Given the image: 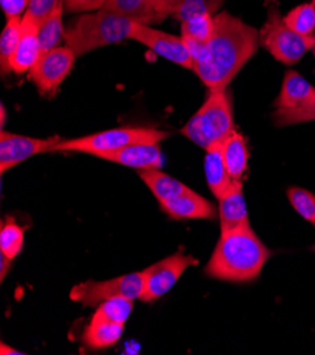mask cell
Returning <instances> with one entry per match:
<instances>
[{
  "label": "cell",
  "mask_w": 315,
  "mask_h": 355,
  "mask_svg": "<svg viewBox=\"0 0 315 355\" xmlns=\"http://www.w3.org/2000/svg\"><path fill=\"white\" fill-rule=\"evenodd\" d=\"M214 20L213 37L192 69L208 89L226 88L260 46L259 30L251 24L228 12L215 15Z\"/></svg>",
  "instance_id": "obj_1"
},
{
  "label": "cell",
  "mask_w": 315,
  "mask_h": 355,
  "mask_svg": "<svg viewBox=\"0 0 315 355\" xmlns=\"http://www.w3.org/2000/svg\"><path fill=\"white\" fill-rule=\"evenodd\" d=\"M270 257L271 251L248 225L221 232L205 273L224 282L249 283L260 276Z\"/></svg>",
  "instance_id": "obj_2"
},
{
  "label": "cell",
  "mask_w": 315,
  "mask_h": 355,
  "mask_svg": "<svg viewBox=\"0 0 315 355\" xmlns=\"http://www.w3.org/2000/svg\"><path fill=\"white\" fill-rule=\"evenodd\" d=\"M136 21L109 10H96L80 15L65 27V46L77 57L93 50L132 40Z\"/></svg>",
  "instance_id": "obj_3"
},
{
  "label": "cell",
  "mask_w": 315,
  "mask_h": 355,
  "mask_svg": "<svg viewBox=\"0 0 315 355\" xmlns=\"http://www.w3.org/2000/svg\"><path fill=\"white\" fill-rule=\"evenodd\" d=\"M235 130L232 103L226 88L209 89L206 101L184 125L181 133L202 149L222 141Z\"/></svg>",
  "instance_id": "obj_4"
},
{
  "label": "cell",
  "mask_w": 315,
  "mask_h": 355,
  "mask_svg": "<svg viewBox=\"0 0 315 355\" xmlns=\"http://www.w3.org/2000/svg\"><path fill=\"white\" fill-rule=\"evenodd\" d=\"M170 136L168 132L146 128V126H130V128H115L109 130L98 132L88 136L62 139L57 145L55 150L62 152H78L87 153L96 157L102 155L112 153L125 149L132 145L140 144H160L161 140Z\"/></svg>",
  "instance_id": "obj_5"
},
{
  "label": "cell",
  "mask_w": 315,
  "mask_h": 355,
  "mask_svg": "<svg viewBox=\"0 0 315 355\" xmlns=\"http://www.w3.org/2000/svg\"><path fill=\"white\" fill-rule=\"evenodd\" d=\"M259 39L262 47L286 65L297 64L315 44V35H301L291 30L273 2L267 3V17L259 30Z\"/></svg>",
  "instance_id": "obj_6"
},
{
  "label": "cell",
  "mask_w": 315,
  "mask_h": 355,
  "mask_svg": "<svg viewBox=\"0 0 315 355\" xmlns=\"http://www.w3.org/2000/svg\"><path fill=\"white\" fill-rule=\"evenodd\" d=\"M143 293V272L127 273L108 280H87L78 283L69 293V299L84 307H98L115 297L140 299Z\"/></svg>",
  "instance_id": "obj_7"
},
{
  "label": "cell",
  "mask_w": 315,
  "mask_h": 355,
  "mask_svg": "<svg viewBox=\"0 0 315 355\" xmlns=\"http://www.w3.org/2000/svg\"><path fill=\"white\" fill-rule=\"evenodd\" d=\"M197 265L198 259L180 251L149 266L143 270V293L140 300L146 303L159 300L172 289L188 268Z\"/></svg>",
  "instance_id": "obj_8"
},
{
  "label": "cell",
  "mask_w": 315,
  "mask_h": 355,
  "mask_svg": "<svg viewBox=\"0 0 315 355\" xmlns=\"http://www.w3.org/2000/svg\"><path fill=\"white\" fill-rule=\"evenodd\" d=\"M77 58L68 46L42 53L37 62L28 71V78L42 95H54L71 73Z\"/></svg>",
  "instance_id": "obj_9"
},
{
  "label": "cell",
  "mask_w": 315,
  "mask_h": 355,
  "mask_svg": "<svg viewBox=\"0 0 315 355\" xmlns=\"http://www.w3.org/2000/svg\"><path fill=\"white\" fill-rule=\"evenodd\" d=\"M132 40L143 44L157 55L187 69H194V62L183 35H174L147 24L136 23Z\"/></svg>",
  "instance_id": "obj_10"
},
{
  "label": "cell",
  "mask_w": 315,
  "mask_h": 355,
  "mask_svg": "<svg viewBox=\"0 0 315 355\" xmlns=\"http://www.w3.org/2000/svg\"><path fill=\"white\" fill-rule=\"evenodd\" d=\"M61 140L60 136L40 139L2 130L0 133V173L3 174L36 155L54 152Z\"/></svg>",
  "instance_id": "obj_11"
},
{
  "label": "cell",
  "mask_w": 315,
  "mask_h": 355,
  "mask_svg": "<svg viewBox=\"0 0 315 355\" xmlns=\"http://www.w3.org/2000/svg\"><path fill=\"white\" fill-rule=\"evenodd\" d=\"M40 26L27 15L23 16L20 40L16 51L10 60V71L17 76H21L34 67L42 55V47L39 40Z\"/></svg>",
  "instance_id": "obj_12"
},
{
  "label": "cell",
  "mask_w": 315,
  "mask_h": 355,
  "mask_svg": "<svg viewBox=\"0 0 315 355\" xmlns=\"http://www.w3.org/2000/svg\"><path fill=\"white\" fill-rule=\"evenodd\" d=\"M160 205L172 220H214L217 217L215 205L191 189Z\"/></svg>",
  "instance_id": "obj_13"
},
{
  "label": "cell",
  "mask_w": 315,
  "mask_h": 355,
  "mask_svg": "<svg viewBox=\"0 0 315 355\" xmlns=\"http://www.w3.org/2000/svg\"><path fill=\"white\" fill-rule=\"evenodd\" d=\"M218 201L221 232H229L251 225L246 200H244L240 180H233L232 186Z\"/></svg>",
  "instance_id": "obj_14"
},
{
  "label": "cell",
  "mask_w": 315,
  "mask_h": 355,
  "mask_svg": "<svg viewBox=\"0 0 315 355\" xmlns=\"http://www.w3.org/2000/svg\"><path fill=\"white\" fill-rule=\"evenodd\" d=\"M99 159L132 167L136 170L161 168L164 163V156L159 144L132 145L112 153L102 155Z\"/></svg>",
  "instance_id": "obj_15"
},
{
  "label": "cell",
  "mask_w": 315,
  "mask_h": 355,
  "mask_svg": "<svg viewBox=\"0 0 315 355\" xmlns=\"http://www.w3.org/2000/svg\"><path fill=\"white\" fill-rule=\"evenodd\" d=\"M309 102H315V87L300 76L297 71L289 69L285 76L282 89L274 101V108L291 110Z\"/></svg>",
  "instance_id": "obj_16"
},
{
  "label": "cell",
  "mask_w": 315,
  "mask_h": 355,
  "mask_svg": "<svg viewBox=\"0 0 315 355\" xmlns=\"http://www.w3.org/2000/svg\"><path fill=\"white\" fill-rule=\"evenodd\" d=\"M221 152L229 175L233 180H242L249 166V149L243 135L235 129L221 144Z\"/></svg>",
  "instance_id": "obj_17"
},
{
  "label": "cell",
  "mask_w": 315,
  "mask_h": 355,
  "mask_svg": "<svg viewBox=\"0 0 315 355\" xmlns=\"http://www.w3.org/2000/svg\"><path fill=\"white\" fill-rule=\"evenodd\" d=\"M123 330L125 324L112 323L95 311L85 329L82 340L85 345L92 349H105L115 345L120 340Z\"/></svg>",
  "instance_id": "obj_18"
},
{
  "label": "cell",
  "mask_w": 315,
  "mask_h": 355,
  "mask_svg": "<svg viewBox=\"0 0 315 355\" xmlns=\"http://www.w3.org/2000/svg\"><path fill=\"white\" fill-rule=\"evenodd\" d=\"M102 9L147 26L164 20L156 10L154 0H107Z\"/></svg>",
  "instance_id": "obj_19"
},
{
  "label": "cell",
  "mask_w": 315,
  "mask_h": 355,
  "mask_svg": "<svg viewBox=\"0 0 315 355\" xmlns=\"http://www.w3.org/2000/svg\"><path fill=\"white\" fill-rule=\"evenodd\" d=\"M205 155V177H206V183L211 193L219 200L228 189L232 186L233 179L229 175L228 168L225 166L222 152H221V145H215L208 148Z\"/></svg>",
  "instance_id": "obj_20"
},
{
  "label": "cell",
  "mask_w": 315,
  "mask_h": 355,
  "mask_svg": "<svg viewBox=\"0 0 315 355\" xmlns=\"http://www.w3.org/2000/svg\"><path fill=\"white\" fill-rule=\"evenodd\" d=\"M138 175L160 204H164L172 198L181 196L190 189L180 180L174 179V177L161 171L160 168L138 170Z\"/></svg>",
  "instance_id": "obj_21"
},
{
  "label": "cell",
  "mask_w": 315,
  "mask_h": 355,
  "mask_svg": "<svg viewBox=\"0 0 315 355\" xmlns=\"http://www.w3.org/2000/svg\"><path fill=\"white\" fill-rule=\"evenodd\" d=\"M64 10H65L64 2H61L58 8L51 13V16L42 23L39 28V40H40L42 53L60 47L61 40H64V34H65L64 21H62Z\"/></svg>",
  "instance_id": "obj_22"
},
{
  "label": "cell",
  "mask_w": 315,
  "mask_h": 355,
  "mask_svg": "<svg viewBox=\"0 0 315 355\" xmlns=\"http://www.w3.org/2000/svg\"><path fill=\"white\" fill-rule=\"evenodd\" d=\"M23 17H10L6 21V26L0 35V68L2 74L6 76L10 71V60L16 51V47L20 40Z\"/></svg>",
  "instance_id": "obj_23"
},
{
  "label": "cell",
  "mask_w": 315,
  "mask_h": 355,
  "mask_svg": "<svg viewBox=\"0 0 315 355\" xmlns=\"http://www.w3.org/2000/svg\"><path fill=\"white\" fill-rule=\"evenodd\" d=\"M24 245V228L19 225L12 217L6 218L0 230V254L9 259H15L23 250Z\"/></svg>",
  "instance_id": "obj_24"
},
{
  "label": "cell",
  "mask_w": 315,
  "mask_h": 355,
  "mask_svg": "<svg viewBox=\"0 0 315 355\" xmlns=\"http://www.w3.org/2000/svg\"><path fill=\"white\" fill-rule=\"evenodd\" d=\"M214 28L215 20L213 15H199L181 23V35L187 39L208 43L213 37Z\"/></svg>",
  "instance_id": "obj_25"
},
{
  "label": "cell",
  "mask_w": 315,
  "mask_h": 355,
  "mask_svg": "<svg viewBox=\"0 0 315 355\" xmlns=\"http://www.w3.org/2000/svg\"><path fill=\"white\" fill-rule=\"evenodd\" d=\"M285 23L301 35H315V8L312 3H304L290 10L285 16Z\"/></svg>",
  "instance_id": "obj_26"
},
{
  "label": "cell",
  "mask_w": 315,
  "mask_h": 355,
  "mask_svg": "<svg viewBox=\"0 0 315 355\" xmlns=\"http://www.w3.org/2000/svg\"><path fill=\"white\" fill-rule=\"evenodd\" d=\"M271 121L278 128L312 122L315 121V102H309L291 110H276L271 115Z\"/></svg>",
  "instance_id": "obj_27"
},
{
  "label": "cell",
  "mask_w": 315,
  "mask_h": 355,
  "mask_svg": "<svg viewBox=\"0 0 315 355\" xmlns=\"http://www.w3.org/2000/svg\"><path fill=\"white\" fill-rule=\"evenodd\" d=\"M225 0H184L183 5L172 15L180 23L199 15H213L219 12Z\"/></svg>",
  "instance_id": "obj_28"
},
{
  "label": "cell",
  "mask_w": 315,
  "mask_h": 355,
  "mask_svg": "<svg viewBox=\"0 0 315 355\" xmlns=\"http://www.w3.org/2000/svg\"><path fill=\"white\" fill-rule=\"evenodd\" d=\"M133 302L134 300L126 297H115L99 304L95 311L112 323L125 324L133 311Z\"/></svg>",
  "instance_id": "obj_29"
},
{
  "label": "cell",
  "mask_w": 315,
  "mask_h": 355,
  "mask_svg": "<svg viewBox=\"0 0 315 355\" xmlns=\"http://www.w3.org/2000/svg\"><path fill=\"white\" fill-rule=\"evenodd\" d=\"M287 198L298 214L315 227V194L300 187L287 190Z\"/></svg>",
  "instance_id": "obj_30"
},
{
  "label": "cell",
  "mask_w": 315,
  "mask_h": 355,
  "mask_svg": "<svg viewBox=\"0 0 315 355\" xmlns=\"http://www.w3.org/2000/svg\"><path fill=\"white\" fill-rule=\"evenodd\" d=\"M61 2H64V0H30V5L24 15L42 26V23L51 16Z\"/></svg>",
  "instance_id": "obj_31"
},
{
  "label": "cell",
  "mask_w": 315,
  "mask_h": 355,
  "mask_svg": "<svg viewBox=\"0 0 315 355\" xmlns=\"http://www.w3.org/2000/svg\"><path fill=\"white\" fill-rule=\"evenodd\" d=\"M107 0H64V8L68 13H89L100 10Z\"/></svg>",
  "instance_id": "obj_32"
},
{
  "label": "cell",
  "mask_w": 315,
  "mask_h": 355,
  "mask_svg": "<svg viewBox=\"0 0 315 355\" xmlns=\"http://www.w3.org/2000/svg\"><path fill=\"white\" fill-rule=\"evenodd\" d=\"M28 5L30 0H0V6H2L6 19L23 17Z\"/></svg>",
  "instance_id": "obj_33"
},
{
  "label": "cell",
  "mask_w": 315,
  "mask_h": 355,
  "mask_svg": "<svg viewBox=\"0 0 315 355\" xmlns=\"http://www.w3.org/2000/svg\"><path fill=\"white\" fill-rule=\"evenodd\" d=\"M184 0H154V6L157 13L165 19L167 16H172L177 9L183 5Z\"/></svg>",
  "instance_id": "obj_34"
},
{
  "label": "cell",
  "mask_w": 315,
  "mask_h": 355,
  "mask_svg": "<svg viewBox=\"0 0 315 355\" xmlns=\"http://www.w3.org/2000/svg\"><path fill=\"white\" fill-rule=\"evenodd\" d=\"M12 266V259H9L8 257H5L3 254H0V280H5L6 275L9 273Z\"/></svg>",
  "instance_id": "obj_35"
},
{
  "label": "cell",
  "mask_w": 315,
  "mask_h": 355,
  "mask_svg": "<svg viewBox=\"0 0 315 355\" xmlns=\"http://www.w3.org/2000/svg\"><path fill=\"white\" fill-rule=\"evenodd\" d=\"M0 352H2V354H21V352H19L17 349H13V348H10V347H6L5 343H2V349H0Z\"/></svg>",
  "instance_id": "obj_36"
},
{
  "label": "cell",
  "mask_w": 315,
  "mask_h": 355,
  "mask_svg": "<svg viewBox=\"0 0 315 355\" xmlns=\"http://www.w3.org/2000/svg\"><path fill=\"white\" fill-rule=\"evenodd\" d=\"M0 112H2V121H0V123H2V128L5 126V119H6V110H5V105L2 103V106H0Z\"/></svg>",
  "instance_id": "obj_37"
},
{
  "label": "cell",
  "mask_w": 315,
  "mask_h": 355,
  "mask_svg": "<svg viewBox=\"0 0 315 355\" xmlns=\"http://www.w3.org/2000/svg\"><path fill=\"white\" fill-rule=\"evenodd\" d=\"M311 51H312V54L315 55V44H314V47H312V50H311Z\"/></svg>",
  "instance_id": "obj_38"
},
{
  "label": "cell",
  "mask_w": 315,
  "mask_h": 355,
  "mask_svg": "<svg viewBox=\"0 0 315 355\" xmlns=\"http://www.w3.org/2000/svg\"><path fill=\"white\" fill-rule=\"evenodd\" d=\"M312 5H314V8H315V0H312V2H311Z\"/></svg>",
  "instance_id": "obj_39"
},
{
  "label": "cell",
  "mask_w": 315,
  "mask_h": 355,
  "mask_svg": "<svg viewBox=\"0 0 315 355\" xmlns=\"http://www.w3.org/2000/svg\"><path fill=\"white\" fill-rule=\"evenodd\" d=\"M314 251H315V246H314Z\"/></svg>",
  "instance_id": "obj_40"
}]
</instances>
